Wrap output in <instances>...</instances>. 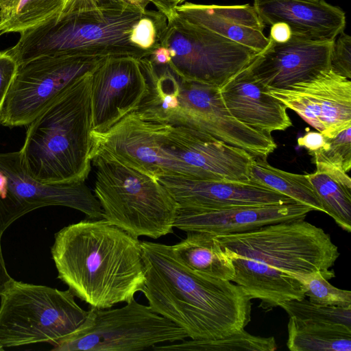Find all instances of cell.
<instances>
[{"mask_svg":"<svg viewBox=\"0 0 351 351\" xmlns=\"http://www.w3.org/2000/svg\"><path fill=\"white\" fill-rule=\"evenodd\" d=\"M145 270L142 291L149 306L191 339H215L244 329L252 302L230 280L206 278L182 265L171 245L141 241Z\"/></svg>","mask_w":351,"mask_h":351,"instance_id":"1","label":"cell"},{"mask_svg":"<svg viewBox=\"0 0 351 351\" xmlns=\"http://www.w3.org/2000/svg\"><path fill=\"white\" fill-rule=\"evenodd\" d=\"M51 254L58 278L91 308L127 303L144 288L141 241L104 218L60 230Z\"/></svg>","mask_w":351,"mask_h":351,"instance_id":"2","label":"cell"},{"mask_svg":"<svg viewBox=\"0 0 351 351\" xmlns=\"http://www.w3.org/2000/svg\"><path fill=\"white\" fill-rule=\"evenodd\" d=\"M93 71L70 83L27 125L19 152L25 168L43 183L71 184L88 176Z\"/></svg>","mask_w":351,"mask_h":351,"instance_id":"3","label":"cell"},{"mask_svg":"<svg viewBox=\"0 0 351 351\" xmlns=\"http://www.w3.org/2000/svg\"><path fill=\"white\" fill-rule=\"evenodd\" d=\"M144 12L118 0L99 7L56 16L20 33L17 43L4 51L18 66L49 56H131L151 52L136 47L132 29Z\"/></svg>","mask_w":351,"mask_h":351,"instance_id":"4","label":"cell"},{"mask_svg":"<svg viewBox=\"0 0 351 351\" xmlns=\"http://www.w3.org/2000/svg\"><path fill=\"white\" fill-rule=\"evenodd\" d=\"M102 218L131 235L154 239L173 232L178 204L156 179L102 153L90 156Z\"/></svg>","mask_w":351,"mask_h":351,"instance_id":"5","label":"cell"},{"mask_svg":"<svg viewBox=\"0 0 351 351\" xmlns=\"http://www.w3.org/2000/svg\"><path fill=\"white\" fill-rule=\"evenodd\" d=\"M225 250L298 278L330 268L340 254L322 228L298 219L241 233L215 236Z\"/></svg>","mask_w":351,"mask_h":351,"instance_id":"6","label":"cell"},{"mask_svg":"<svg viewBox=\"0 0 351 351\" xmlns=\"http://www.w3.org/2000/svg\"><path fill=\"white\" fill-rule=\"evenodd\" d=\"M88 313L69 289L12 278L0 293V346L4 349L40 343L53 346L77 330Z\"/></svg>","mask_w":351,"mask_h":351,"instance_id":"7","label":"cell"},{"mask_svg":"<svg viewBox=\"0 0 351 351\" xmlns=\"http://www.w3.org/2000/svg\"><path fill=\"white\" fill-rule=\"evenodd\" d=\"M84 322L52 346L53 351H137L184 340L173 322L134 299L117 308L88 311Z\"/></svg>","mask_w":351,"mask_h":351,"instance_id":"8","label":"cell"},{"mask_svg":"<svg viewBox=\"0 0 351 351\" xmlns=\"http://www.w3.org/2000/svg\"><path fill=\"white\" fill-rule=\"evenodd\" d=\"M160 43L168 48V66L177 75L219 87L247 66L258 54L177 14L167 20Z\"/></svg>","mask_w":351,"mask_h":351,"instance_id":"9","label":"cell"},{"mask_svg":"<svg viewBox=\"0 0 351 351\" xmlns=\"http://www.w3.org/2000/svg\"><path fill=\"white\" fill-rule=\"evenodd\" d=\"M176 93V109L157 122L201 131L255 157L267 158L276 149L271 134L251 128L231 115L219 86L177 75Z\"/></svg>","mask_w":351,"mask_h":351,"instance_id":"10","label":"cell"},{"mask_svg":"<svg viewBox=\"0 0 351 351\" xmlns=\"http://www.w3.org/2000/svg\"><path fill=\"white\" fill-rule=\"evenodd\" d=\"M105 58L49 56L18 66L0 113V125H29L65 87Z\"/></svg>","mask_w":351,"mask_h":351,"instance_id":"11","label":"cell"},{"mask_svg":"<svg viewBox=\"0 0 351 351\" xmlns=\"http://www.w3.org/2000/svg\"><path fill=\"white\" fill-rule=\"evenodd\" d=\"M49 206L77 210L89 219L102 218V208L85 181L45 184L25 168L20 152H0V232L25 214Z\"/></svg>","mask_w":351,"mask_h":351,"instance_id":"12","label":"cell"},{"mask_svg":"<svg viewBox=\"0 0 351 351\" xmlns=\"http://www.w3.org/2000/svg\"><path fill=\"white\" fill-rule=\"evenodd\" d=\"M166 123L134 111L103 133L92 130L90 156L102 153L151 177L181 176L200 179L197 172L165 147Z\"/></svg>","mask_w":351,"mask_h":351,"instance_id":"13","label":"cell"},{"mask_svg":"<svg viewBox=\"0 0 351 351\" xmlns=\"http://www.w3.org/2000/svg\"><path fill=\"white\" fill-rule=\"evenodd\" d=\"M267 93L326 137L351 126V81L331 69Z\"/></svg>","mask_w":351,"mask_h":351,"instance_id":"14","label":"cell"},{"mask_svg":"<svg viewBox=\"0 0 351 351\" xmlns=\"http://www.w3.org/2000/svg\"><path fill=\"white\" fill-rule=\"evenodd\" d=\"M147 93L148 84L139 59L106 57L92 73V130L106 132L136 110Z\"/></svg>","mask_w":351,"mask_h":351,"instance_id":"15","label":"cell"},{"mask_svg":"<svg viewBox=\"0 0 351 351\" xmlns=\"http://www.w3.org/2000/svg\"><path fill=\"white\" fill-rule=\"evenodd\" d=\"M165 144L169 152L195 169L201 180L250 181L254 156L208 134L166 123Z\"/></svg>","mask_w":351,"mask_h":351,"instance_id":"16","label":"cell"},{"mask_svg":"<svg viewBox=\"0 0 351 351\" xmlns=\"http://www.w3.org/2000/svg\"><path fill=\"white\" fill-rule=\"evenodd\" d=\"M156 179L167 189L181 210H206L296 202L250 180H201L174 175H161Z\"/></svg>","mask_w":351,"mask_h":351,"instance_id":"17","label":"cell"},{"mask_svg":"<svg viewBox=\"0 0 351 351\" xmlns=\"http://www.w3.org/2000/svg\"><path fill=\"white\" fill-rule=\"evenodd\" d=\"M269 38L268 46L247 66L269 89L284 88L330 69L334 41H313L293 34L285 43Z\"/></svg>","mask_w":351,"mask_h":351,"instance_id":"18","label":"cell"},{"mask_svg":"<svg viewBox=\"0 0 351 351\" xmlns=\"http://www.w3.org/2000/svg\"><path fill=\"white\" fill-rule=\"evenodd\" d=\"M313 210L295 202L284 204L234 206L206 210H178L174 227L215 236L241 233L262 226L305 219Z\"/></svg>","mask_w":351,"mask_h":351,"instance_id":"19","label":"cell"},{"mask_svg":"<svg viewBox=\"0 0 351 351\" xmlns=\"http://www.w3.org/2000/svg\"><path fill=\"white\" fill-rule=\"evenodd\" d=\"M253 6L265 25L285 23L313 41H335L346 25L345 12L325 0H254Z\"/></svg>","mask_w":351,"mask_h":351,"instance_id":"20","label":"cell"},{"mask_svg":"<svg viewBox=\"0 0 351 351\" xmlns=\"http://www.w3.org/2000/svg\"><path fill=\"white\" fill-rule=\"evenodd\" d=\"M268 88L243 69L219 87L221 99L232 117L256 130L271 134L292 125L287 107L269 95Z\"/></svg>","mask_w":351,"mask_h":351,"instance_id":"21","label":"cell"},{"mask_svg":"<svg viewBox=\"0 0 351 351\" xmlns=\"http://www.w3.org/2000/svg\"><path fill=\"white\" fill-rule=\"evenodd\" d=\"M176 13L187 21L248 47L258 53L269 45L265 25L253 5H203L186 2L176 8Z\"/></svg>","mask_w":351,"mask_h":351,"instance_id":"22","label":"cell"},{"mask_svg":"<svg viewBox=\"0 0 351 351\" xmlns=\"http://www.w3.org/2000/svg\"><path fill=\"white\" fill-rule=\"evenodd\" d=\"M171 249L180 263L196 274L230 281L234 275L231 258L214 234L187 232L186 238Z\"/></svg>","mask_w":351,"mask_h":351,"instance_id":"23","label":"cell"},{"mask_svg":"<svg viewBox=\"0 0 351 351\" xmlns=\"http://www.w3.org/2000/svg\"><path fill=\"white\" fill-rule=\"evenodd\" d=\"M315 171L306 176L315 191L323 212L343 230L351 232V180L348 173L325 161H313Z\"/></svg>","mask_w":351,"mask_h":351,"instance_id":"24","label":"cell"},{"mask_svg":"<svg viewBox=\"0 0 351 351\" xmlns=\"http://www.w3.org/2000/svg\"><path fill=\"white\" fill-rule=\"evenodd\" d=\"M287 346L291 351H350L351 328L289 317Z\"/></svg>","mask_w":351,"mask_h":351,"instance_id":"25","label":"cell"},{"mask_svg":"<svg viewBox=\"0 0 351 351\" xmlns=\"http://www.w3.org/2000/svg\"><path fill=\"white\" fill-rule=\"evenodd\" d=\"M250 180L287 195L313 210L323 212L306 174L282 171L269 165L266 158L254 156L250 165Z\"/></svg>","mask_w":351,"mask_h":351,"instance_id":"26","label":"cell"},{"mask_svg":"<svg viewBox=\"0 0 351 351\" xmlns=\"http://www.w3.org/2000/svg\"><path fill=\"white\" fill-rule=\"evenodd\" d=\"M65 0H0V33H21L59 16Z\"/></svg>","mask_w":351,"mask_h":351,"instance_id":"27","label":"cell"},{"mask_svg":"<svg viewBox=\"0 0 351 351\" xmlns=\"http://www.w3.org/2000/svg\"><path fill=\"white\" fill-rule=\"evenodd\" d=\"M276 349L274 337L255 336L244 329L215 339H184L178 343L156 346L151 348L158 351H274Z\"/></svg>","mask_w":351,"mask_h":351,"instance_id":"28","label":"cell"},{"mask_svg":"<svg viewBox=\"0 0 351 351\" xmlns=\"http://www.w3.org/2000/svg\"><path fill=\"white\" fill-rule=\"evenodd\" d=\"M335 276L319 271L297 279L303 285L305 297L313 303L339 307L351 306V291L337 288L328 281Z\"/></svg>","mask_w":351,"mask_h":351,"instance_id":"29","label":"cell"},{"mask_svg":"<svg viewBox=\"0 0 351 351\" xmlns=\"http://www.w3.org/2000/svg\"><path fill=\"white\" fill-rule=\"evenodd\" d=\"M289 317L300 319L340 324L351 328V306L339 307L313 303L306 298L291 300L279 306Z\"/></svg>","mask_w":351,"mask_h":351,"instance_id":"30","label":"cell"},{"mask_svg":"<svg viewBox=\"0 0 351 351\" xmlns=\"http://www.w3.org/2000/svg\"><path fill=\"white\" fill-rule=\"evenodd\" d=\"M313 161H325L348 173L351 168V126L333 137H326L325 145L311 155Z\"/></svg>","mask_w":351,"mask_h":351,"instance_id":"31","label":"cell"},{"mask_svg":"<svg viewBox=\"0 0 351 351\" xmlns=\"http://www.w3.org/2000/svg\"><path fill=\"white\" fill-rule=\"evenodd\" d=\"M333 43L330 69L339 75L351 79V37L343 32Z\"/></svg>","mask_w":351,"mask_h":351,"instance_id":"32","label":"cell"},{"mask_svg":"<svg viewBox=\"0 0 351 351\" xmlns=\"http://www.w3.org/2000/svg\"><path fill=\"white\" fill-rule=\"evenodd\" d=\"M18 69L16 61L4 51L0 53V113Z\"/></svg>","mask_w":351,"mask_h":351,"instance_id":"33","label":"cell"},{"mask_svg":"<svg viewBox=\"0 0 351 351\" xmlns=\"http://www.w3.org/2000/svg\"><path fill=\"white\" fill-rule=\"evenodd\" d=\"M325 143L326 136L318 131L308 132L298 139V145L306 148L310 155L321 149Z\"/></svg>","mask_w":351,"mask_h":351,"instance_id":"34","label":"cell"},{"mask_svg":"<svg viewBox=\"0 0 351 351\" xmlns=\"http://www.w3.org/2000/svg\"><path fill=\"white\" fill-rule=\"evenodd\" d=\"M106 0H65L59 16L96 8Z\"/></svg>","mask_w":351,"mask_h":351,"instance_id":"35","label":"cell"},{"mask_svg":"<svg viewBox=\"0 0 351 351\" xmlns=\"http://www.w3.org/2000/svg\"><path fill=\"white\" fill-rule=\"evenodd\" d=\"M146 57L152 64L157 66L168 65L171 61L168 48L160 43L154 47L149 55Z\"/></svg>","mask_w":351,"mask_h":351,"instance_id":"36","label":"cell"},{"mask_svg":"<svg viewBox=\"0 0 351 351\" xmlns=\"http://www.w3.org/2000/svg\"><path fill=\"white\" fill-rule=\"evenodd\" d=\"M289 26L285 23H276L271 26L269 38L277 43H285L291 37Z\"/></svg>","mask_w":351,"mask_h":351,"instance_id":"37","label":"cell"},{"mask_svg":"<svg viewBox=\"0 0 351 351\" xmlns=\"http://www.w3.org/2000/svg\"><path fill=\"white\" fill-rule=\"evenodd\" d=\"M151 2L167 17V20L177 14L176 8L179 5L178 0H151Z\"/></svg>","mask_w":351,"mask_h":351,"instance_id":"38","label":"cell"},{"mask_svg":"<svg viewBox=\"0 0 351 351\" xmlns=\"http://www.w3.org/2000/svg\"><path fill=\"white\" fill-rule=\"evenodd\" d=\"M3 233L0 232V293L12 278L8 272L1 247V238Z\"/></svg>","mask_w":351,"mask_h":351,"instance_id":"39","label":"cell"},{"mask_svg":"<svg viewBox=\"0 0 351 351\" xmlns=\"http://www.w3.org/2000/svg\"><path fill=\"white\" fill-rule=\"evenodd\" d=\"M120 2L133 8L141 12L146 11L147 5L151 2V0H118Z\"/></svg>","mask_w":351,"mask_h":351,"instance_id":"40","label":"cell"},{"mask_svg":"<svg viewBox=\"0 0 351 351\" xmlns=\"http://www.w3.org/2000/svg\"><path fill=\"white\" fill-rule=\"evenodd\" d=\"M178 1H179V4H180V3H183L185 0H178Z\"/></svg>","mask_w":351,"mask_h":351,"instance_id":"41","label":"cell"},{"mask_svg":"<svg viewBox=\"0 0 351 351\" xmlns=\"http://www.w3.org/2000/svg\"><path fill=\"white\" fill-rule=\"evenodd\" d=\"M5 350V349H4L2 346H0V351H3V350Z\"/></svg>","mask_w":351,"mask_h":351,"instance_id":"42","label":"cell"},{"mask_svg":"<svg viewBox=\"0 0 351 351\" xmlns=\"http://www.w3.org/2000/svg\"><path fill=\"white\" fill-rule=\"evenodd\" d=\"M1 33H0V36H1ZM1 51H0V53H1Z\"/></svg>","mask_w":351,"mask_h":351,"instance_id":"43","label":"cell"}]
</instances>
